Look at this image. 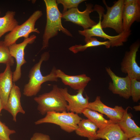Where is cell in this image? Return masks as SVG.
I'll use <instances>...</instances> for the list:
<instances>
[{
  "instance_id": "cell-30",
  "label": "cell",
  "mask_w": 140,
  "mask_h": 140,
  "mask_svg": "<svg viewBox=\"0 0 140 140\" xmlns=\"http://www.w3.org/2000/svg\"><path fill=\"white\" fill-rule=\"evenodd\" d=\"M2 109H4L3 107L2 101L0 97V116L1 111Z\"/></svg>"
},
{
  "instance_id": "cell-20",
  "label": "cell",
  "mask_w": 140,
  "mask_h": 140,
  "mask_svg": "<svg viewBox=\"0 0 140 140\" xmlns=\"http://www.w3.org/2000/svg\"><path fill=\"white\" fill-rule=\"evenodd\" d=\"M98 129L97 126L89 119H82L75 131L78 135L87 138L88 140H96L99 139L97 134Z\"/></svg>"
},
{
  "instance_id": "cell-28",
  "label": "cell",
  "mask_w": 140,
  "mask_h": 140,
  "mask_svg": "<svg viewBox=\"0 0 140 140\" xmlns=\"http://www.w3.org/2000/svg\"><path fill=\"white\" fill-rule=\"evenodd\" d=\"M30 140H51L49 136L40 132L34 133Z\"/></svg>"
},
{
  "instance_id": "cell-31",
  "label": "cell",
  "mask_w": 140,
  "mask_h": 140,
  "mask_svg": "<svg viewBox=\"0 0 140 140\" xmlns=\"http://www.w3.org/2000/svg\"><path fill=\"white\" fill-rule=\"evenodd\" d=\"M133 108L135 109V110L136 111H140V105L134 106V107Z\"/></svg>"
},
{
  "instance_id": "cell-27",
  "label": "cell",
  "mask_w": 140,
  "mask_h": 140,
  "mask_svg": "<svg viewBox=\"0 0 140 140\" xmlns=\"http://www.w3.org/2000/svg\"><path fill=\"white\" fill-rule=\"evenodd\" d=\"M16 133L14 130L9 129L0 120V140H11L10 136Z\"/></svg>"
},
{
  "instance_id": "cell-7",
  "label": "cell",
  "mask_w": 140,
  "mask_h": 140,
  "mask_svg": "<svg viewBox=\"0 0 140 140\" xmlns=\"http://www.w3.org/2000/svg\"><path fill=\"white\" fill-rule=\"evenodd\" d=\"M103 2L107 11L106 14L102 15L103 19L101 23L102 28H111L118 34H121L123 32L122 16L124 0L115 1L111 7L108 6L105 1Z\"/></svg>"
},
{
  "instance_id": "cell-14",
  "label": "cell",
  "mask_w": 140,
  "mask_h": 140,
  "mask_svg": "<svg viewBox=\"0 0 140 140\" xmlns=\"http://www.w3.org/2000/svg\"><path fill=\"white\" fill-rule=\"evenodd\" d=\"M87 108L105 115L110 120L117 123L121 120L125 110L121 106H116L113 108L107 106L101 101L99 96L93 102H89Z\"/></svg>"
},
{
  "instance_id": "cell-26",
  "label": "cell",
  "mask_w": 140,
  "mask_h": 140,
  "mask_svg": "<svg viewBox=\"0 0 140 140\" xmlns=\"http://www.w3.org/2000/svg\"><path fill=\"white\" fill-rule=\"evenodd\" d=\"M86 1L85 0H57V4H61L63 9L62 13L65 12L69 9L78 8V6L81 3Z\"/></svg>"
},
{
  "instance_id": "cell-3",
  "label": "cell",
  "mask_w": 140,
  "mask_h": 140,
  "mask_svg": "<svg viewBox=\"0 0 140 140\" xmlns=\"http://www.w3.org/2000/svg\"><path fill=\"white\" fill-rule=\"evenodd\" d=\"M34 100L38 104V110L42 115L49 112L67 111V103L57 85H54L50 92L35 97Z\"/></svg>"
},
{
  "instance_id": "cell-17",
  "label": "cell",
  "mask_w": 140,
  "mask_h": 140,
  "mask_svg": "<svg viewBox=\"0 0 140 140\" xmlns=\"http://www.w3.org/2000/svg\"><path fill=\"white\" fill-rule=\"evenodd\" d=\"M21 96L20 88L14 83L8 98L6 110L11 114L13 121L15 122H16V116L18 113L24 114L25 113L21 104Z\"/></svg>"
},
{
  "instance_id": "cell-32",
  "label": "cell",
  "mask_w": 140,
  "mask_h": 140,
  "mask_svg": "<svg viewBox=\"0 0 140 140\" xmlns=\"http://www.w3.org/2000/svg\"><path fill=\"white\" fill-rule=\"evenodd\" d=\"M1 11H0V14H1Z\"/></svg>"
},
{
  "instance_id": "cell-2",
  "label": "cell",
  "mask_w": 140,
  "mask_h": 140,
  "mask_svg": "<svg viewBox=\"0 0 140 140\" xmlns=\"http://www.w3.org/2000/svg\"><path fill=\"white\" fill-rule=\"evenodd\" d=\"M50 56L48 52H45L41 56L39 61L30 70L29 75L28 82L24 86L23 94L25 96L31 97L36 95L40 90L42 84L47 81H57L58 78L55 73L56 69L54 67L50 73L43 76L40 70L42 63L48 60Z\"/></svg>"
},
{
  "instance_id": "cell-23",
  "label": "cell",
  "mask_w": 140,
  "mask_h": 140,
  "mask_svg": "<svg viewBox=\"0 0 140 140\" xmlns=\"http://www.w3.org/2000/svg\"><path fill=\"white\" fill-rule=\"evenodd\" d=\"M86 44L82 45L81 44L75 45L70 47L68 49L74 54L80 52L85 51L88 48L97 46L101 45H104L106 47L109 48L111 46L108 40L104 41H99L96 38L92 37Z\"/></svg>"
},
{
  "instance_id": "cell-11",
  "label": "cell",
  "mask_w": 140,
  "mask_h": 140,
  "mask_svg": "<svg viewBox=\"0 0 140 140\" xmlns=\"http://www.w3.org/2000/svg\"><path fill=\"white\" fill-rule=\"evenodd\" d=\"M106 71L112 80L109 83V89L113 93L128 99L131 97V79L127 75L124 77L117 75L109 67H106Z\"/></svg>"
},
{
  "instance_id": "cell-5",
  "label": "cell",
  "mask_w": 140,
  "mask_h": 140,
  "mask_svg": "<svg viewBox=\"0 0 140 140\" xmlns=\"http://www.w3.org/2000/svg\"><path fill=\"white\" fill-rule=\"evenodd\" d=\"M82 118L78 114L72 112H48L44 117L34 122L36 125L51 123L59 126L62 130L68 133L75 131Z\"/></svg>"
},
{
  "instance_id": "cell-18",
  "label": "cell",
  "mask_w": 140,
  "mask_h": 140,
  "mask_svg": "<svg viewBox=\"0 0 140 140\" xmlns=\"http://www.w3.org/2000/svg\"><path fill=\"white\" fill-rule=\"evenodd\" d=\"M99 139L106 140H128V138L120 127L118 124L113 122L99 129L97 131Z\"/></svg>"
},
{
  "instance_id": "cell-13",
  "label": "cell",
  "mask_w": 140,
  "mask_h": 140,
  "mask_svg": "<svg viewBox=\"0 0 140 140\" xmlns=\"http://www.w3.org/2000/svg\"><path fill=\"white\" fill-rule=\"evenodd\" d=\"M122 22L123 32H131L130 28L135 22L140 20V0H124Z\"/></svg>"
},
{
  "instance_id": "cell-4",
  "label": "cell",
  "mask_w": 140,
  "mask_h": 140,
  "mask_svg": "<svg viewBox=\"0 0 140 140\" xmlns=\"http://www.w3.org/2000/svg\"><path fill=\"white\" fill-rule=\"evenodd\" d=\"M93 9L94 11H96L99 15L98 22L90 28L78 31L80 34L85 37V43L87 42L91 37L96 36L102 38L104 40L108 39L111 47L122 46L123 43L127 41L131 32H123L121 34L114 36L107 34L103 30L101 24L102 15L104 11V8L101 5H96Z\"/></svg>"
},
{
  "instance_id": "cell-6",
  "label": "cell",
  "mask_w": 140,
  "mask_h": 140,
  "mask_svg": "<svg viewBox=\"0 0 140 140\" xmlns=\"http://www.w3.org/2000/svg\"><path fill=\"white\" fill-rule=\"evenodd\" d=\"M43 14L42 11L40 10L35 11L29 17L24 23L17 26L12 31L5 35L4 42L7 46L16 43L20 38H24L29 37L30 33L36 32L39 34L40 31L35 27L36 21Z\"/></svg>"
},
{
  "instance_id": "cell-29",
  "label": "cell",
  "mask_w": 140,
  "mask_h": 140,
  "mask_svg": "<svg viewBox=\"0 0 140 140\" xmlns=\"http://www.w3.org/2000/svg\"><path fill=\"white\" fill-rule=\"evenodd\" d=\"M128 140H140V134L129 138Z\"/></svg>"
},
{
  "instance_id": "cell-8",
  "label": "cell",
  "mask_w": 140,
  "mask_h": 140,
  "mask_svg": "<svg viewBox=\"0 0 140 140\" xmlns=\"http://www.w3.org/2000/svg\"><path fill=\"white\" fill-rule=\"evenodd\" d=\"M86 6L85 10L82 11H80L78 8L69 9L62 13V18L65 21L70 22L82 26L84 30L92 27L97 23L89 16L90 13L94 11L93 5L86 3Z\"/></svg>"
},
{
  "instance_id": "cell-22",
  "label": "cell",
  "mask_w": 140,
  "mask_h": 140,
  "mask_svg": "<svg viewBox=\"0 0 140 140\" xmlns=\"http://www.w3.org/2000/svg\"><path fill=\"white\" fill-rule=\"evenodd\" d=\"M82 113L88 119L94 123L98 129L107 124L114 122L110 120H108L105 119L102 114L87 108L84 110Z\"/></svg>"
},
{
  "instance_id": "cell-1",
  "label": "cell",
  "mask_w": 140,
  "mask_h": 140,
  "mask_svg": "<svg viewBox=\"0 0 140 140\" xmlns=\"http://www.w3.org/2000/svg\"><path fill=\"white\" fill-rule=\"evenodd\" d=\"M44 1L46 6V22L43 36L41 50L48 47L49 40L57 36L59 31H61L68 36L73 37L70 32L62 25V13L59 10L56 0H44Z\"/></svg>"
},
{
  "instance_id": "cell-25",
  "label": "cell",
  "mask_w": 140,
  "mask_h": 140,
  "mask_svg": "<svg viewBox=\"0 0 140 140\" xmlns=\"http://www.w3.org/2000/svg\"><path fill=\"white\" fill-rule=\"evenodd\" d=\"M130 95L134 102H137L140 99V81L135 79H131Z\"/></svg>"
},
{
  "instance_id": "cell-15",
  "label": "cell",
  "mask_w": 140,
  "mask_h": 140,
  "mask_svg": "<svg viewBox=\"0 0 140 140\" xmlns=\"http://www.w3.org/2000/svg\"><path fill=\"white\" fill-rule=\"evenodd\" d=\"M55 73L57 77L60 78L64 85L77 91L84 90L90 78L85 74L75 75H67L60 69H57Z\"/></svg>"
},
{
  "instance_id": "cell-21",
  "label": "cell",
  "mask_w": 140,
  "mask_h": 140,
  "mask_svg": "<svg viewBox=\"0 0 140 140\" xmlns=\"http://www.w3.org/2000/svg\"><path fill=\"white\" fill-rule=\"evenodd\" d=\"M15 11H8L4 16L0 17V39L5 33L12 31L19 25L15 18Z\"/></svg>"
},
{
  "instance_id": "cell-12",
  "label": "cell",
  "mask_w": 140,
  "mask_h": 140,
  "mask_svg": "<svg viewBox=\"0 0 140 140\" xmlns=\"http://www.w3.org/2000/svg\"><path fill=\"white\" fill-rule=\"evenodd\" d=\"M61 94L65 100L68 102L67 111L77 114H81L89 104V97L86 95V97L83 96L84 90L77 91V93L71 95L68 91L67 88H60Z\"/></svg>"
},
{
  "instance_id": "cell-19",
  "label": "cell",
  "mask_w": 140,
  "mask_h": 140,
  "mask_svg": "<svg viewBox=\"0 0 140 140\" xmlns=\"http://www.w3.org/2000/svg\"><path fill=\"white\" fill-rule=\"evenodd\" d=\"M125 109L124 113L120 121L117 123L120 129L129 138L140 134V128L132 119V115Z\"/></svg>"
},
{
  "instance_id": "cell-16",
  "label": "cell",
  "mask_w": 140,
  "mask_h": 140,
  "mask_svg": "<svg viewBox=\"0 0 140 140\" xmlns=\"http://www.w3.org/2000/svg\"><path fill=\"white\" fill-rule=\"evenodd\" d=\"M13 72L11 66L6 65L4 71L0 73V97L2 100L4 109L6 110L8 98L13 83Z\"/></svg>"
},
{
  "instance_id": "cell-9",
  "label": "cell",
  "mask_w": 140,
  "mask_h": 140,
  "mask_svg": "<svg viewBox=\"0 0 140 140\" xmlns=\"http://www.w3.org/2000/svg\"><path fill=\"white\" fill-rule=\"evenodd\" d=\"M140 45L139 41L133 43L130 46L129 50L125 52L121 64V69L122 73L127 74L131 79L139 81L140 80V67L136 59Z\"/></svg>"
},
{
  "instance_id": "cell-10",
  "label": "cell",
  "mask_w": 140,
  "mask_h": 140,
  "mask_svg": "<svg viewBox=\"0 0 140 140\" xmlns=\"http://www.w3.org/2000/svg\"><path fill=\"white\" fill-rule=\"evenodd\" d=\"M34 34L27 38H24L23 41L19 44L15 43L8 47L11 56L15 58L16 62V66L13 72V81L14 83L18 81L22 75L21 67L26 62L24 58V50L29 44L33 43L36 38Z\"/></svg>"
},
{
  "instance_id": "cell-24",
  "label": "cell",
  "mask_w": 140,
  "mask_h": 140,
  "mask_svg": "<svg viewBox=\"0 0 140 140\" xmlns=\"http://www.w3.org/2000/svg\"><path fill=\"white\" fill-rule=\"evenodd\" d=\"M14 63V58L10 54L8 47L5 44L3 41H0V64H8L11 66Z\"/></svg>"
}]
</instances>
